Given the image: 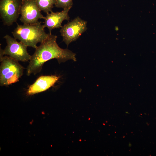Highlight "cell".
I'll return each mask as SVG.
<instances>
[{
    "mask_svg": "<svg viewBox=\"0 0 156 156\" xmlns=\"http://www.w3.org/2000/svg\"><path fill=\"white\" fill-rule=\"evenodd\" d=\"M57 36L50 34L36 49L26 69V75H35L41 72L45 62L53 59L59 63L68 60L76 61V54L70 50L60 47L56 42Z\"/></svg>",
    "mask_w": 156,
    "mask_h": 156,
    "instance_id": "cell-1",
    "label": "cell"
},
{
    "mask_svg": "<svg viewBox=\"0 0 156 156\" xmlns=\"http://www.w3.org/2000/svg\"><path fill=\"white\" fill-rule=\"evenodd\" d=\"M41 22L38 21L36 23L17 26L12 34L14 38L27 47L36 49L37 44L41 43L49 35L46 33L45 27Z\"/></svg>",
    "mask_w": 156,
    "mask_h": 156,
    "instance_id": "cell-2",
    "label": "cell"
},
{
    "mask_svg": "<svg viewBox=\"0 0 156 156\" xmlns=\"http://www.w3.org/2000/svg\"><path fill=\"white\" fill-rule=\"evenodd\" d=\"M0 86H7L18 81L24 68L8 56L0 55Z\"/></svg>",
    "mask_w": 156,
    "mask_h": 156,
    "instance_id": "cell-3",
    "label": "cell"
},
{
    "mask_svg": "<svg viewBox=\"0 0 156 156\" xmlns=\"http://www.w3.org/2000/svg\"><path fill=\"white\" fill-rule=\"evenodd\" d=\"M3 38L7 45L3 50L0 48V55L8 56L18 62H25L30 60L31 55L27 51V46L8 35Z\"/></svg>",
    "mask_w": 156,
    "mask_h": 156,
    "instance_id": "cell-4",
    "label": "cell"
},
{
    "mask_svg": "<svg viewBox=\"0 0 156 156\" xmlns=\"http://www.w3.org/2000/svg\"><path fill=\"white\" fill-rule=\"evenodd\" d=\"M87 22L77 16L62 26L60 30L63 41L68 46L76 41L87 29Z\"/></svg>",
    "mask_w": 156,
    "mask_h": 156,
    "instance_id": "cell-5",
    "label": "cell"
},
{
    "mask_svg": "<svg viewBox=\"0 0 156 156\" xmlns=\"http://www.w3.org/2000/svg\"><path fill=\"white\" fill-rule=\"evenodd\" d=\"M21 0H0V14L3 24L10 26L16 22L20 14Z\"/></svg>",
    "mask_w": 156,
    "mask_h": 156,
    "instance_id": "cell-6",
    "label": "cell"
},
{
    "mask_svg": "<svg viewBox=\"0 0 156 156\" xmlns=\"http://www.w3.org/2000/svg\"><path fill=\"white\" fill-rule=\"evenodd\" d=\"M20 20L23 24H33L40 19H44L36 0H21Z\"/></svg>",
    "mask_w": 156,
    "mask_h": 156,
    "instance_id": "cell-7",
    "label": "cell"
},
{
    "mask_svg": "<svg viewBox=\"0 0 156 156\" xmlns=\"http://www.w3.org/2000/svg\"><path fill=\"white\" fill-rule=\"evenodd\" d=\"M70 9H64L59 12H53L52 11L50 13L47 14L44 17L43 25L45 28L48 29L50 34H51V32L53 29L61 28L62 26V24L64 21H69L70 17L68 12Z\"/></svg>",
    "mask_w": 156,
    "mask_h": 156,
    "instance_id": "cell-8",
    "label": "cell"
},
{
    "mask_svg": "<svg viewBox=\"0 0 156 156\" xmlns=\"http://www.w3.org/2000/svg\"><path fill=\"white\" fill-rule=\"evenodd\" d=\"M59 78L56 75L41 76L29 86L27 94L33 95L46 91L54 85Z\"/></svg>",
    "mask_w": 156,
    "mask_h": 156,
    "instance_id": "cell-9",
    "label": "cell"
},
{
    "mask_svg": "<svg viewBox=\"0 0 156 156\" xmlns=\"http://www.w3.org/2000/svg\"><path fill=\"white\" fill-rule=\"evenodd\" d=\"M36 1L40 10L46 14L52 11L56 3V0H36Z\"/></svg>",
    "mask_w": 156,
    "mask_h": 156,
    "instance_id": "cell-10",
    "label": "cell"
},
{
    "mask_svg": "<svg viewBox=\"0 0 156 156\" xmlns=\"http://www.w3.org/2000/svg\"><path fill=\"white\" fill-rule=\"evenodd\" d=\"M55 6L57 8H62L64 9L71 8L73 5V0H56Z\"/></svg>",
    "mask_w": 156,
    "mask_h": 156,
    "instance_id": "cell-11",
    "label": "cell"
}]
</instances>
